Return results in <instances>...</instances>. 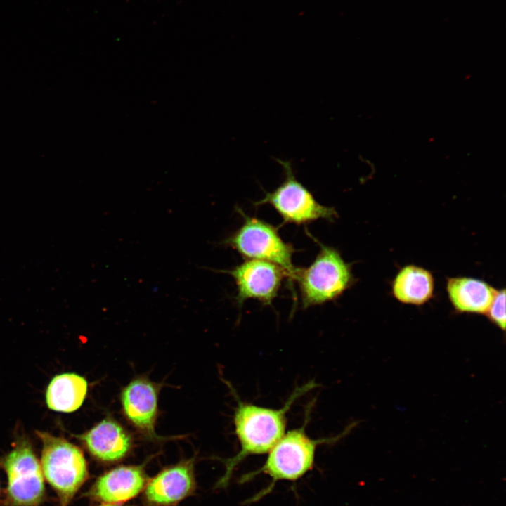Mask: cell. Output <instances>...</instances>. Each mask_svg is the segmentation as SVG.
<instances>
[{"mask_svg": "<svg viewBox=\"0 0 506 506\" xmlns=\"http://www.w3.org/2000/svg\"><path fill=\"white\" fill-rule=\"evenodd\" d=\"M320 251L305 268L297 267L294 281L298 284L302 308L336 300L353 283L351 265L335 248L319 242Z\"/></svg>", "mask_w": 506, "mask_h": 506, "instance_id": "cell-3", "label": "cell"}, {"mask_svg": "<svg viewBox=\"0 0 506 506\" xmlns=\"http://www.w3.org/2000/svg\"><path fill=\"white\" fill-rule=\"evenodd\" d=\"M318 384L309 382L297 387L284 406L272 408L241 401L237 398L233 415L235 433L240 448L227 459L223 475L217 482L218 487H226L236 467L250 455L267 453L285 433L287 413L297 399L311 391Z\"/></svg>", "mask_w": 506, "mask_h": 506, "instance_id": "cell-1", "label": "cell"}, {"mask_svg": "<svg viewBox=\"0 0 506 506\" xmlns=\"http://www.w3.org/2000/svg\"><path fill=\"white\" fill-rule=\"evenodd\" d=\"M79 437L91 455L103 462L121 460L131 446L129 434L119 423L108 417Z\"/></svg>", "mask_w": 506, "mask_h": 506, "instance_id": "cell-12", "label": "cell"}, {"mask_svg": "<svg viewBox=\"0 0 506 506\" xmlns=\"http://www.w3.org/2000/svg\"><path fill=\"white\" fill-rule=\"evenodd\" d=\"M234 279L236 303L241 306L246 300L255 299L264 305H271L277 297L282 283L287 278L285 271L271 262L259 259H245L230 270L220 271Z\"/></svg>", "mask_w": 506, "mask_h": 506, "instance_id": "cell-8", "label": "cell"}, {"mask_svg": "<svg viewBox=\"0 0 506 506\" xmlns=\"http://www.w3.org/2000/svg\"><path fill=\"white\" fill-rule=\"evenodd\" d=\"M446 291L455 311L485 314L497 290L486 282L469 277H454L447 280Z\"/></svg>", "mask_w": 506, "mask_h": 506, "instance_id": "cell-13", "label": "cell"}, {"mask_svg": "<svg viewBox=\"0 0 506 506\" xmlns=\"http://www.w3.org/2000/svg\"><path fill=\"white\" fill-rule=\"evenodd\" d=\"M87 389L86 380L77 374L63 373L56 375L47 387V406L58 412H74L82 405Z\"/></svg>", "mask_w": 506, "mask_h": 506, "instance_id": "cell-15", "label": "cell"}, {"mask_svg": "<svg viewBox=\"0 0 506 506\" xmlns=\"http://www.w3.org/2000/svg\"><path fill=\"white\" fill-rule=\"evenodd\" d=\"M43 447L41 467L56 491L61 506H67L88 477L82 451L64 439L47 432L37 433Z\"/></svg>", "mask_w": 506, "mask_h": 506, "instance_id": "cell-5", "label": "cell"}, {"mask_svg": "<svg viewBox=\"0 0 506 506\" xmlns=\"http://www.w3.org/2000/svg\"><path fill=\"white\" fill-rule=\"evenodd\" d=\"M238 210L243 216L242 225L221 243L235 249L245 259L263 260L279 266L294 281L297 267L292 263L296 252L292 245L285 242L272 224Z\"/></svg>", "mask_w": 506, "mask_h": 506, "instance_id": "cell-4", "label": "cell"}, {"mask_svg": "<svg viewBox=\"0 0 506 506\" xmlns=\"http://www.w3.org/2000/svg\"><path fill=\"white\" fill-rule=\"evenodd\" d=\"M145 476L140 466H119L101 475L91 495L103 503L117 505L136 497L145 487Z\"/></svg>", "mask_w": 506, "mask_h": 506, "instance_id": "cell-11", "label": "cell"}, {"mask_svg": "<svg viewBox=\"0 0 506 506\" xmlns=\"http://www.w3.org/2000/svg\"><path fill=\"white\" fill-rule=\"evenodd\" d=\"M100 506H118V505H113V504L104 503V504H103V505H100Z\"/></svg>", "mask_w": 506, "mask_h": 506, "instance_id": "cell-17", "label": "cell"}, {"mask_svg": "<svg viewBox=\"0 0 506 506\" xmlns=\"http://www.w3.org/2000/svg\"><path fill=\"white\" fill-rule=\"evenodd\" d=\"M195 484L193 461H184L154 476L146 484L145 496L154 505H173L190 495Z\"/></svg>", "mask_w": 506, "mask_h": 506, "instance_id": "cell-10", "label": "cell"}, {"mask_svg": "<svg viewBox=\"0 0 506 506\" xmlns=\"http://www.w3.org/2000/svg\"><path fill=\"white\" fill-rule=\"evenodd\" d=\"M3 465L8 478V505L39 506L44 498V476L30 445L26 442L17 445Z\"/></svg>", "mask_w": 506, "mask_h": 506, "instance_id": "cell-7", "label": "cell"}, {"mask_svg": "<svg viewBox=\"0 0 506 506\" xmlns=\"http://www.w3.org/2000/svg\"><path fill=\"white\" fill-rule=\"evenodd\" d=\"M485 315L494 325L501 329L505 330V290H497V292L490 304Z\"/></svg>", "mask_w": 506, "mask_h": 506, "instance_id": "cell-16", "label": "cell"}, {"mask_svg": "<svg viewBox=\"0 0 506 506\" xmlns=\"http://www.w3.org/2000/svg\"><path fill=\"white\" fill-rule=\"evenodd\" d=\"M283 169V180L273 191L265 192L257 206L270 205L283 222L306 225L319 219L333 222L337 218L335 208L320 204L311 192L295 176L290 161L276 159Z\"/></svg>", "mask_w": 506, "mask_h": 506, "instance_id": "cell-6", "label": "cell"}, {"mask_svg": "<svg viewBox=\"0 0 506 506\" xmlns=\"http://www.w3.org/2000/svg\"><path fill=\"white\" fill-rule=\"evenodd\" d=\"M157 385L145 377L131 380L121 393L123 413L142 434L158 439L155 427L158 412Z\"/></svg>", "mask_w": 506, "mask_h": 506, "instance_id": "cell-9", "label": "cell"}, {"mask_svg": "<svg viewBox=\"0 0 506 506\" xmlns=\"http://www.w3.org/2000/svg\"><path fill=\"white\" fill-rule=\"evenodd\" d=\"M391 289L394 298L401 303L422 305L433 296L434 280L428 270L415 265H407L396 275Z\"/></svg>", "mask_w": 506, "mask_h": 506, "instance_id": "cell-14", "label": "cell"}, {"mask_svg": "<svg viewBox=\"0 0 506 506\" xmlns=\"http://www.w3.org/2000/svg\"><path fill=\"white\" fill-rule=\"evenodd\" d=\"M308 420L299 428L285 432L280 439L267 453L264 464L257 470L249 472L241 479L245 482L253 477L264 474L271 479V484L266 489L250 499V502L264 497L280 481H295L311 471L314 465L316 450L318 446L336 441L344 435L314 439L306 432Z\"/></svg>", "mask_w": 506, "mask_h": 506, "instance_id": "cell-2", "label": "cell"}]
</instances>
